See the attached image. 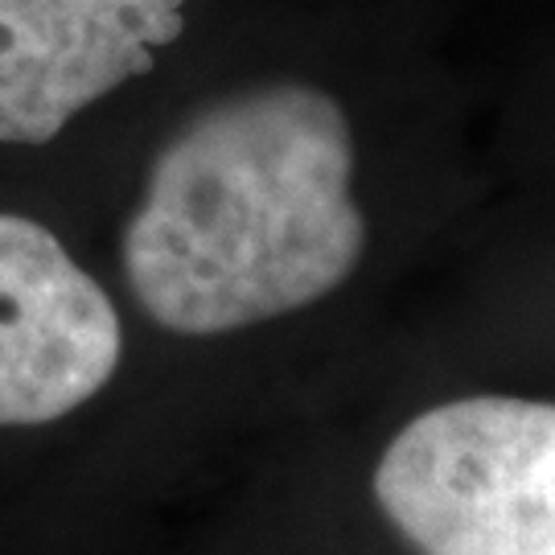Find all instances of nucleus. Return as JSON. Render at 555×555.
Listing matches in <instances>:
<instances>
[{"instance_id": "2", "label": "nucleus", "mask_w": 555, "mask_h": 555, "mask_svg": "<svg viewBox=\"0 0 555 555\" xmlns=\"http://www.w3.org/2000/svg\"><path fill=\"white\" fill-rule=\"evenodd\" d=\"M375 498L420 555H555V403L428 408L387 444Z\"/></svg>"}, {"instance_id": "3", "label": "nucleus", "mask_w": 555, "mask_h": 555, "mask_svg": "<svg viewBox=\"0 0 555 555\" xmlns=\"http://www.w3.org/2000/svg\"><path fill=\"white\" fill-rule=\"evenodd\" d=\"M119 354L112 297L54 231L0 215V428L70 416L107 387Z\"/></svg>"}, {"instance_id": "4", "label": "nucleus", "mask_w": 555, "mask_h": 555, "mask_svg": "<svg viewBox=\"0 0 555 555\" xmlns=\"http://www.w3.org/2000/svg\"><path fill=\"white\" fill-rule=\"evenodd\" d=\"M181 34L185 0H0V144H50Z\"/></svg>"}, {"instance_id": "1", "label": "nucleus", "mask_w": 555, "mask_h": 555, "mask_svg": "<svg viewBox=\"0 0 555 555\" xmlns=\"http://www.w3.org/2000/svg\"><path fill=\"white\" fill-rule=\"evenodd\" d=\"M350 178L354 137L330 91L263 82L206 103L157 153L124 231L140 309L215 337L318 305L366 251Z\"/></svg>"}]
</instances>
